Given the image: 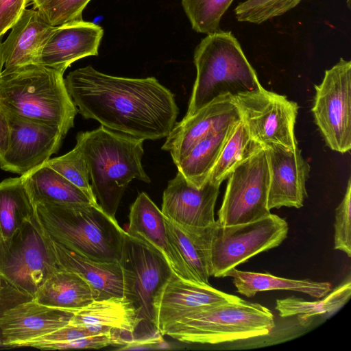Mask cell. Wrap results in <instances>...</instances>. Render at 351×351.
Here are the masks:
<instances>
[{
	"instance_id": "6da1fadb",
	"label": "cell",
	"mask_w": 351,
	"mask_h": 351,
	"mask_svg": "<svg viewBox=\"0 0 351 351\" xmlns=\"http://www.w3.org/2000/svg\"><path fill=\"white\" fill-rule=\"evenodd\" d=\"M64 82L81 115L110 130L154 141L166 137L176 123L174 95L154 77H117L88 65L70 72Z\"/></svg>"
},
{
	"instance_id": "7a4b0ae2",
	"label": "cell",
	"mask_w": 351,
	"mask_h": 351,
	"mask_svg": "<svg viewBox=\"0 0 351 351\" xmlns=\"http://www.w3.org/2000/svg\"><path fill=\"white\" fill-rule=\"evenodd\" d=\"M76 141L84 154L98 204L116 219L115 214L129 183L134 179L151 182L141 163L144 141L101 125L78 132Z\"/></svg>"
},
{
	"instance_id": "3957f363",
	"label": "cell",
	"mask_w": 351,
	"mask_h": 351,
	"mask_svg": "<svg viewBox=\"0 0 351 351\" xmlns=\"http://www.w3.org/2000/svg\"><path fill=\"white\" fill-rule=\"evenodd\" d=\"M62 73L40 64L0 75V104L10 114L58 128L65 136L78 110Z\"/></svg>"
},
{
	"instance_id": "277c9868",
	"label": "cell",
	"mask_w": 351,
	"mask_h": 351,
	"mask_svg": "<svg viewBox=\"0 0 351 351\" xmlns=\"http://www.w3.org/2000/svg\"><path fill=\"white\" fill-rule=\"evenodd\" d=\"M35 209L56 242L95 261H120L125 231L98 204H38Z\"/></svg>"
},
{
	"instance_id": "5b68a950",
	"label": "cell",
	"mask_w": 351,
	"mask_h": 351,
	"mask_svg": "<svg viewBox=\"0 0 351 351\" xmlns=\"http://www.w3.org/2000/svg\"><path fill=\"white\" fill-rule=\"evenodd\" d=\"M194 64L197 75L188 109L189 117L217 97L261 89L256 73L230 31L207 34L196 47Z\"/></svg>"
},
{
	"instance_id": "8992f818",
	"label": "cell",
	"mask_w": 351,
	"mask_h": 351,
	"mask_svg": "<svg viewBox=\"0 0 351 351\" xmlns=\"http://www.w3.org/2000/svg\"><path fill=\"white\" fill-rule=\"evenodd\" d=\"M274 315L267 307L241 298L193 312L165 332L184 343L217 344L270 334Z\"/></svg>"
},
{
	"instance_id": "52a82bcc",
	"label": "cell",
	"mask_w": 351,
	"mask_h": 351,
	"mask_svg": "<svg viewBox=\"0 0 351 351\" xmlns=\"http://www.w3.org/2000/svg\"><path fill=\"white\" fill-rule=\"evenodd\" d=\"M59 269L52 239L36 209L12 237L0 239V280L32 298Z\"/></svg>"
},
{
	"instance_id": "ba28073f",
	"label": "cell",
	"mask_w": 351,
	"mask_h": 351,
	"mask_svg": "<svg viewBox=\"0 0 351 351\" xmlns=\"http://www.w3.org/2000/svg\"><path fill=\"white\" fill-rule=\"evenodd\" d=\"M287 221L270 213L258 220L239 224H214L210 248V276L225 274L254 256L282 243L288 233Z\"/></svg>"
},
{
	"instance_id": "9c48e42d",
	"label": "cell",
	"mask_w": 351,
	"mask_h": 351,
	"mask_svg": "<svg viewBox=\"0 0 351 351\" xmlns=\"http://www.w3.org/2000/svg\"><path fill=\"white\" fill-rule=\"evenodd\" d=\"M217 221L233 225L254 221L269 215V169L265 147L238 165L228 177Z\"/></svg>"
},
{
	"instance_id": "30bf717a",
	"label": "cell",
	"mask_w": 351,
	"mask_h": 351,
	"mask_svg": "<svg viewBox=\"0 0 351 351\" xmlns=\"http://www.w3.org/2000/svg\"><path fill=\"white\" fill-rule=\"evenodd\" d=\"M233 99L250 136L261 146L298 147L294 132L299 108L296 102L263 87Z\"/></svg>"
},
{
	"instance_id": "8fae6325",
	"label": "cell",
	"mask_w": 351,
	"mask_h": 351,
	"mask_svg": "<svg viewBox=\"0 0 351 351\" xmlns=\"http://www.w3.org/2000/svg\"><path fill=\"white\" fill-rule=\"evenodd\" d=\"M312 112L327 145L343 154L351 149V62L341 58L315 85Z\"/></svg>"
},
{
	"instance_id": "7c38bea8",
	"label": "cell",
	"mask_w": 351,
	"mask_h": 351,
	"mask_svg": "<svg viewBox=\"0 0 351 351\" xmlns=\"http://www.w3.org/2000/svg\"><path fill=\"white\" fill-rule=\"evenodd\" d=\"M239 298L209 284L184 280L173 271L154 297L153 326L162 336L174 324L193 312Z\"/></svg>"
},
{
	"instance_id": "4fadbf2b",
	"label": "cell",
	"mask_w": 351,
	"mask_h": 351,
	"mask_svg": "<svg viewBox=\"0 0 351 351\" xmlns=\"http://www.w3.org/2000/svg\"><path fill=\"white\" fill-rule=\"evenodd\" d=\"M119 262L132 280L130 300L140 311L143 322L153 326V299L173 273L170 265L161 253L126 232Z\"/></svg>"
},
{
	"instance_id": "5bb4252c",
	"label": "cell",
	"mask_w": 351,
	"mask_h": 351,
	"mask_svg": "<svg viewBox=\"0 0 351 351\" xmlns=\"http://www.w3.org/2000/svg\"><path fill=\"white\" fill-rule=\"evenodd\" d=\"M8 116L10 145L0 159L1 169L21 176L46 163L58 152L64 136L58 128L10 114Z\"/></svg>"
},
{
	"instance_id": "9a60e30c",
	"label": "cell",
	"mask_w": 351,
	"mask_h": 351,
	"mask_svg": "<svg viewBox=\"0 0 351 351\" xmlns=\"http://www.w3.org/2000/svg\"><path fill=\"white\" fill-rule=\"evenodd\" d=\"M241 120L233 97L221 96L191 117L176 123L166 136L162 149L170 152L176 165L199 141Z\"/></svg>"
},
{
	"instance_id": "2e32d148",
	"label": "cell",
	"mask_w": 351,
	"mask_h": 351,
	"mask_svg": "<svg viewBox=\"0 0 351 351\" xmlns=\"http://www.w3.org/2000/svg\"><path fill=\"white\" fill-rule=\"evenodd\" d=\"M219 187L207 180L197 188L178 171L163 192L161 211L166 218L181 225L210 226L215 222L214 210Z\"/></svg>"
},
{
	"instance_id": "e0dca14e",
	"label": "cell",
	"mask_w": 351,
	"mask_h": 351,
	"mask_svg": "<svg viewBox=\"0 0 351 351\" xmlns=\"http://www.w3.org/2000/svg\"><path fill=\"white\" fill-rule=\"evenodd\" d=\"M265 148L269 169L268 208L302 207L307 197L305 184L310 172L308 162L298 147L290 149L270 145Z\"/></svg>"
},
{
	"instance_id": "ac0fdd59",
	"label": "cell",
	"mask_w": 351,
	"mask_h": 351,
	"mask_svg": "<svg viewBox=\"0 0 351 351\" xmlns=\"http://www.w3.org/2000/svg\"><path fill=\"white\" fill-rule=\"evenodd\" d=\"M72 310L47 306L33 299L7 309L0 317L3 346L20 347L69 324Z\"/></svg>"
},
{
	"instance_id": "d6986e66",
	"label": "cell",
	"mask_w": 351,
	"mask_h": 351,
	"mask_svg": "<svg viewBox=\"0 0 351 351\" xmlns=\"http://www.w3.org/2000/svg\"><path fill=\"white\" fill-rule=\"evenodd\" d=\"M103 35L101 27L83 19L55 26L42 49L39 64L64 73L74 62L97 56Z\"/></svg>"
},
{
	"instance_id": "ffe728a7",
	"label": "cell",
	"mask_w": 351,
	"mask_h": 351,
	"mask_svg": "<svg viewBox=\"0 0 351 351\" xmlns=\"http://www.w3.org/2000/svg\"><path fill=\"white\" fill-rule=\"evenodd\" d=\"M69 324L93 335L114 334L128 341L143 322L140 311L125 296L95 300L79 309L72 310Z\"/></svg>"
},
{
	"instance_id": "44dd1931",
	"label": "cell",
	"mask_w": 351,
	"mask_h": 351,
	"mask_svg": "<svg viewBox=\"0 0 351 351\" xmlns=\"http://www.w3.org/2000/svg\"><path fill=\"white\" fill-rule=\"evenodd\" d=\"M126 233L161 253L172 271L180 278L197 282L189 271L167 234L165 216L144 192L138 194L130 207Z\"/></svg>"
},
{
	"instance_id": "7402d4cb",
	"label": "cell",
	"mask_w": 351,
	"mask_h": 351,
	"mask_svg": "<svg viewBox=\"0 0 351 351\" xmlns=\"http://www.w3.org/2000/svg\"><path fill=\"white\" fill-rule=\"evenodd\" d=\"M54 27L38 10L25 9L1 43V73L39 64L42 49Z\"/></svg>"
},
{
	"instance_id": "603a6c76",
	"label": "cell",
	"mask_w": 351,
	"mask_h": 351,
	"mask_svg": "<svg viewBox=\"0 0 351 351\" xmlns=\"http://www.w3.org/2000/svg\"><path fill=\"white\" fill-rule=\"evenodd\" d=\"M52 241L59 267L84 278L98 293V300L114 296L130 299L132 280L119 261H95Z\"/></svg>"
},
{
	"instance_id": "cb8c5ba5",
	"label": "cell",
	"mask_w": 351,
	"mask_h": 351,
	"mask_svg": "<svg viewBox=\"0 0 351 351\" xmlns=\"http://www.w3.org/2000/svg\"><path fill=\"white\" fill-rule=\"evenodd\" d=\"M165 222L171 243L194 279L199 283L209 284L210 248L215 222L206 227H197L181 225L165 217Z\"/></svg>"
},
{
	"instance_id": "d4e9b609",
	"label": "cell",
	"mask_w": 351,
	"mask_h": 351,
	"mask_svg": "<svg viewBox=\"0 0 351 351\" xmlns=\"http://www.w3.org/2000/svg\"><path fill=\"white\" fill-rule=\"evenodd\" d=\"M21 176L34 206L38 204H98L45 163Z\"/></svg>"
},
{
	"instance_id": "484cf974",
	"label": "cell",
	"mask_w": 351,
	"mask_h": 351,
	"mask_svg": "<svg viewBox=\"0 0 351 351\" xmlns=\"http://www.w3.org/2000/svg\"><path fill=\"white\" fill-rule=\"evenodd\" d=\"M98 298L97 291L84 278L60 268L43 284L32 299L47 306L75 310Z\"/></svg>"
},
{
	"instance_id": "4316f807",
	"label": "cell",
	"mask_w": 351,
	"mask_h": 351,
	"mask_svg": "<svg viewBox=\"0 0 351 351\" xmlns=\"http://www.w3.org/2000/svg\"><path fill=\"white\" fill-rule=\"evenodd\" d=\"M232 278L237 291L248 298L258 292L285 290L303 293L315 298H322L331 291L328 282L311 280H294L274 276L270 274L243 271L233 268L224 277Z\"/></svg>"
},
{
	"instance_id": "83f0119b",
	"label": "cell",
	"mask_w": 351,
	"mask_h": 351,
	"mask_svg": "<svg viewBox=\"0 0 351 351\" xmlns=\"http://www.w3.org/2000/svg\"><path fill=\"white\" fill-rule=\"evenodd\" d=\"M237 123L199 141L176 165L178 171L191 184L200 188L207 181Z\"/></svg>"
},
{
	"instance_id": "f1b7e54d",
	"label": "cell",
	"mask_w": 351,
	"mask_h": 351,
	"mask_svg": "<svg viewBox=\"0 0 351 351\" xmlns=\"http://www.w3.org/2000/svg\"><path fill=\"white\" fill-rule=\"evenodd\" d=\"M34 213L21 176L0 182V239L12 237Z\"/></svg>"
},
{
	"instance_id": "f546056e",
	"label": "cell",
	"mask_w": 351,
	"mask_h": 351,
	"mask_svg": "<svg viewBox=\"0 0 351 351\" xmlns=\"http://www.w3.org/2000/svg\"><path fill=\"white\" fill-rule=\"evenodd\" d=\"M128 340L114 334L93 335L70 324L47 335L28 341L20 347L40 350L99 349L122 346Z\"/></svg>"
},
{
	"instance_id": "4dcf8cb0",
	"label": "cell",
	"mask_w": 351,
	"mask_h": 351,
	"mask_svg": "<svg viewBox=\"0 0 351 351\" xmlns=\"http://www.w3.org/2000/svg\"><path fill=\"white\" fill-rule=\"evenodd\" d=\"M330 293V292H329ZM351 296L350 278L322 300L309 302L291 296L276 300V309L282 317L297 315L301 323L315 315H330L340 309Z\"/></svg>"
},
{
	"instance_id": "1f68e13d",
	"label": "cell",
	"mask_w": 351,
	"mask_h": 351,
	"mask_svg": "<svg viewBox=\"0 0 351 351\" xmlns=\"http://www.w3.org/2000/svg\"><path fill=\"white\" fill-rule=\"evenodd\" d=\"M262 147H263L250 136L245 124L241 120L235 125L208 180L215 184L221 185L238 165Z\"/></svg>"
},
{
	"instance_id": "d6a6232c",
	"label": "cell",
	"mask_w": 351,
	"mask_h": 351,
	"mask_svg": "<svg viewBox=\"0 0 351 351\" xmlns=\"http://www.w3.org/2000/svg\"><path fill=\"white\" fill-rule=\"evenodd\" d=\"M234 0H181L193 30L210 34L219 30L222 16Z\"/></svg>"
},
{
	"instance_id": "836d02e7",
	"label": "cell",
	"mask_w": 351,
	"mask_h": 351,
	"mask_svg": "<svg viewBox=\"0 0 351 351\" xmlns=\"http://www.w3.org/2000/svg\"><path fill=\"white\" fill-rule=\"evenodd\" d=\"M45 164L83 190L94 202H97L89 182L88 167L79 144L76 143L75 147L70 152L61 156L50 158Z\"/></svg>"
},
{
	"instance_id": "e575fe53",
	"label": "cell",
	"mask_w": 351,
	"mask_h": 351,
	"mask_svg": "<svg viewBox=\"0 0 351 351\" xmlns=\"http://www.w3.org/2000/svg\"><path fill=\"white\" fill-rule=\"evenodd\" d=\"M301 0H245L234 9L239 22L261 24L281 16L297 6Z\"/></svg>"
},
{
	"instance_id": "d590c367",
	"label": "cell",
	"mask_w": 351,
	"mask_h": 351,
	"mask_svg": "<svg viewBox=\"0 0 351 351\" xmlns=\"http://www.w3.org/2000/svg\"><path fill=\"white\" fill-rule=\"evenodd\" d=\"M34 8L52 26L82 20L90 0H31Z\"/></svg>"
},
{
	"instance_id": "8d00e7d4",
	"label": "cell",
	"mask_w": 351,
	"mask_h": 351,
	"mask_svg": "<svg viewBox=\"0 0 351 351\" xmlns=\"http://www.w3.org/2000/svg\"><path fill=\"white\" fill-rule=\"evenodd\" d=\"M334 248L351 257V180L345 195L335 210Z\"/></svg>"
},
{
	"instance_id": "74e56055",
	"label": "cell",
	"mask_w": 351,
	"mask_h": 351,
	"mask_svg": "<svg viewBox=\"0 0 351 351\" xmlns=\"http://www.w3.org/2000/svg\"><path fill=\"white\" fill-rule=\"evenodd\" d=\"M27 3V0H0V38L26 9Z\"/></svg>"
},
{
	"instance_id": "f35d334b",
	"label": "cell",
	"mask_w": 351,
	"mask_h": 351,
	"mask_svg": "<svg viewBox=\"0 0 351 351\" xmlns=\"http://www.w3.org/2000/svg\"><path fill=\"white\" fill-rule=\"evenodd\" d=\"M32 297L22 293L0 280V317L9 308L21 302L29 300ZM3 346L0 332V347Z\"/></svg>"
},
{
	"instance_id": "ab89813d",
	"label": "cell",
	"mask_w": 351,
	"mask_h": 351,
	"mask_svg": "<svg viewBox=\"0 0 351 351\" xmlns=\"http://www.w3.org/2000/svg\"><path fill=\"white\" fill-rule=\"evenodd\" d=\"M159 333L158 336L143 339L133 338L126 344L118 348V350H154L162 348V339Z\"/></svg>"
},
{
	"instance_id": "60d3db41",
	"label": "cell",
	"mask_w": 351,
	"mask_h": 351,
	"mask_svg": "<svg viewBox=\"0 0 351 351\" xmlns=\"http://www.w3.org/2000/svg\"><path fill=\"white\" fill-rule=\"evenodd\" d=\"M10 139L9 116L0 104V159L8 149Z\"/></svg>"
},
{
	"instance_id": "b9f144b4",
	"label": "cell",
	"mask_w": 351,
	"mask_h": 351,
	"mask_svg": "<svg viewBox=\"0 0 351 351\" xmlns=\"http://www.w3.org/2000/svg\"><path fill=\"white\" fill-rule=\"evenodd\" d=\"M1 40L0 38V75L3 70L2 62H1Z\"/></svg>"
}]
</instances>
